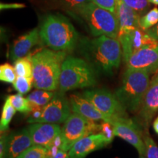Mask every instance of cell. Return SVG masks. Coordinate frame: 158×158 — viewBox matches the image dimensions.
I'll use <instances>...</instances> for the list:
<instances>
[{"label":"cell","instance_id":"6da1fadb","mask_svg":"<svg viewBox=\"0 0 158 158\" xmlns=\"http://www.w3.org/2000/svg\"><path fill=\"white\" fill-rule=\"evenodd\" d=\"M65 51L43 49L31 56L33 86L37 89L54 92L59 89V78Z\"/></svg>","mask_w":158,"mask_h":158},{"label":"cell","instance_id":"7a4b0ae2","mask_svg":"<svg viewBox=\"0 0 158 158\" xmlns=\"http://www.w3.org/2000/svg\"><path fill=\"white\" fill-rule=\"evenodd\" d=\"M40 37L52 50L70 51L77 44L78 33L68 19L61 15L51 14L43 20Z\"/></svg>","mask_w":158,"mask_h":158},{"label":"cell","instance_id":"3957f363","mask_svg":"<svg viewBox=\"0 0 158 158\" xmlns=\"http://www.w3.org/2000/svg\"><path fill=\"white\" fill-rule=\"evenodd\" d=\"M149 84L148 71L127 68L123 76L121 86L116 91L115 95L126 110L137 111L141 107Z\"/></svg>","mask_w":158,"mask_h":158},{"label":"cell","instance_id":"277c9868","mask_svg":"<svg viewBox=\"0 0 158 158\" xmlns=\"http://www.w3.org/2000/svg\"><path fill=\"white\" fill-rule=\"evenodd\" d=\"M86 55L94 67L110 74L121 62L122 48L118 38L101 35L91 40L86 46Z\"/></svg>","mask_w":158,"mask_h":158},{"label":"cell","instance_id":"5b68a950","mask_svg":"<svg viewBox=\"0 0 158 158\" xmlns=\"http://www.w3.org/2000/svg\"><path fill=\"white\" fill-rule=\"evenodd\" d=\"M95 84V72L92 65L77 57L65 58L59 78V91L64 93L76 89L90 87Z\"/></svg>","mask_w":158,"mask_h":158},{"label":"cell","instance_id":"8992f818","mask_svg":"<svg viewBox=\"0 0 158 158\" xmlns=\"http://www.w3.org/2000/svg\"><path fill=\"white\" fill-rule=\"evenodd\" d=\"M89 27L94 36H106L118 38L119 25L116 13L98 7L93 2H89L77 10Z\"/></svg>","mask_w":158,"mask_h":158},{"label":"cell","instance_id":"52a82bcc","mask_svg":"<svg viewBox=\"0 0 158 158\" xmlns=\"http://www.w3.org/2000/svg\"><path fill=\"white\" fill-rule=\"evenodd\" d=\"M98 130H100V125L97 124L93 120L73 112L64 122L62 127V144L60 149L68 152L79 140Z\"/></svg>","mask_w":158,"mask_h":158},{"label":"cell","instance_id":"ba28073f","mask_svg":"<svg viewBox=\"0 0 158 158\" xmlns=\"http://www.w3.org/2000/svg\"><path fill=\"white\" fill-rule=\"evenodd\" d=\"M92 102L105 116L109 118L110 124L116 120L127 118L126 109L116 95L102 89L84 91L82 95Z\"/></svg>","mask_w":158,"mask_h":158},{"label":"cell","instance_id":"9c48e42d","mask_svg":"<svg viewBox=\"0 0 158 158\" xmlns=\"http://www.w3.org/2000/svg\"><path fill=\"white\" fill-rule=\"evenodd\" d=\"M71 111L70 101L64 96V92L59 91L54 94L51 101L43 107L40 117L35 123H64L70 116Z\"/></svg>","mask_w":158,"mask_h":158},{"label":"cell","instance_id":"30bf717a","mask_svg":"<svg viewBox=\"0 0 158 158\" xmlns=\"http://www.w3.org/2000/svg\"><path fill=\"white\" fill-rule=\"evenodd\" d=\"M115 136L122 138L137 149L140 156H145L146 146L141 131L135 124L128 118L116 120L111 124Z\"/></svg>","mask_w":158,"mask_h":158},{"label":"cell","instance_id":"8fae6325","mask_svg":"<svg viewBox=\"0 0 158 158\" xmlns=\"http://www.w3.org/2000/svg\"><path fill=\"white\" fill-rule=\"evenodd\" d=\"M122 45V55L124 62H127L134 53L147 45L157 43V41L152 38L145 31L138 28L118 37Z\"/></svg>","mask_w":158,"mask_h":158},{"label":"cell","instance_id":"7c38bea8","mask_svg":"<svg viewBox=\"0 0 158 158\" xmlns=\"http://www.w3.org/2000/svg\"><path fill=\"white\" fill-rule=\"evenodd\" d=\"M127 68L140 69L149 73L158 69V43L143 47L130 57L126 62Z\"/></svg>","mask_w":158,"mask_h":158},{"label":"cell","instance_id":"4fadbf2b","mask_svg":"<svg viewBox=\"0 0 158 158\" xmlns=\"http://www.w3.org/2000/svg\"><path fill=\"white\" fill-rule=\"evenodd\" d=\"M110 143L101 132L91 134L77 141L68 151L69 156L70 158H85L89 154L102 149Z\"/></svg>","mask_w":158,"mask_h":158},{"label":"cell","instance_id":"5bb4252c","mask_svg":"<svg viewBox=\"0 0 158 158\" xmlns=\"http://www.w3.org/2000/svg\"><path fill=\"white\" fill-rule=\"evenodd\" d=\"M28 129L34 145L42 146L48 149L54 146L55 139L62 132L59 124L51 123H32Z\"/></svg>","mask_w":158,"mask_h":158},{"label":"cell","instance_id":"9a60e30c","mask_svg":"<svg viewBox=\"0 0 158 158\" xmlns=\"http://www.w3.org/2000/svg\"><path fill=\"white\" fill-rule=\"evenodd\" d=\"M116 15L119 25L118 37L140 28L141 18L139 13L126 5L122 0H117Z\"/></svg>","mask_w":158,"mask_h":158},{"label":"cell","instance_id":"2e32d148","mask_svg":"<svg viewBox=\"0 0 158 158\" xmlns=\"http://www.w3.org/2000/svg\"><path fill=\"white\" fill-rule=\"evenodd\" d=\"M34 145L28 128L13 132L7 135L5 158H17L31 146Z\"/></svg>","mask_w":158,"mask_h":158},{"label":"cell","instance_id":"e0dca14e","mask_svg":"<svg viewBox=\"0 0 158 158\" xmlns=\"http://www.w3.org/2000/svg\"><path fill=\"white\" fill-rule=\"evenodd\" d=\"M70 102L71 110L74 113L80 114L93 121L102 120L103 122H110L109 118L102 114L89 100L81 95L72 94L70 97Z\"/></svg>","mask_w":158,"mask_h":158},{"label":"cell","instance_id":"ac0fdd59","mask_svg":"<svg viewBox=\"0 0 158 158\" xmlns=\"http://www.w3.org/2000/svg\"><path fill=\"white\" fill-rule=\"evenodd\" d=\"M158 111V73L150 81L149 88L144 96L140 111L142 120L148 125L154 115Z\"/></svg>","mask_w":158,"mask_h":158},{"label":"cell","instance_id":"d6986e66","mask_svg":"<svg viewBox=\"0 0 158 158\" xmlns=\"http://www.w3.org/2000/svg\"><path fill=\"white\" fill-rule=\"evenodd\" d=\"M40 38V30L37 28L19 37L12 46L10 51L12 60L16 61L27 56L31 49L38 43Z\"/></svg>","mask_w":158,"mask_h":158},{"label":"cell","instance_id":"ffe728a7","mask_svg":"<svg viewBox=\"0 0 158 158\" xmlns=\"http://www.w3.org/2000/svg\"><path fill=\"white\" fill-rule=\"evenodd\" d=\"M51 91L37 89L29 94L27 99L30 102L31 108H43L51 101L54 95Z\"/></svg>","mask_w":158,"mask_h":158},{"label":"cell","instance_id":"44dd1931","mask_svg":"<svg viewBox=\"0 0 158 158\" xmlns=\"http://www.w3.org/2000/svg\"><path fill=\"white\" fill-rule=\"evenodd\" d=\"M15 70L17 76L33 78V66L31 56L22 57L15 61Z\"/></svg>","mask_w":158,"mask_h":158},{"label":"cell","instance_id":"7402d4cb","mask_svg":"<svg viewBox=\"0 0 158 158\" xmlns=\"http://www.w3.org/2000/svg\"><path fill=\"white\" fill-rule=\"evenodd\" d=\"M7 99L17 111L23 114H28L32 110L28 99L23 98V94L20 93L13 94V95L7 97Z\"/></svg>","mask_w":158,"mask_h":158},{"label":"cell","instance_id":"603a6c76","mask_svg":"<svg viewBox=\"0 0 158 158\" xmlns=\"http://www.w3.org/2000/svg\"><path fill=\"white\" fill-rule=\"evenodd\" d=\"M16 111L17 110L12 106L7 98L5 104L3 106L1 119H0V130H1V132L5 131L6 130L8 129L9 124L10 123L13 116L16 113Z\"/></svg>","mask_w":158,"mask_h":158},{"label":"cell","instance_id":"cb8c5ba5","mask_svg":"<svg viewBox=\"0 0 158 158\" xmlns=\"http://www.w3.org/2000/svg\"><path fill=\"white\" fill-rule=\"evenodd\" d=\"M158 23V8L155 7L140 19V28L147 31Z\"/></svg>","mask_w":158,"mask_h":158},{"label":"cell","instance_id":"d4e9b609","mask_svg":"<svg viewBox=\"0 0 158 158\" xmlns=\"http://www.w3.org/2000/svg\"><path fill=\"white\" fill-rule=\"evenodd\" d=\"M47 148L39 145H33L26 149L17 158H48Z\"/></svg>","mask_w":158,"mask_h":158},{"label":"cell","instance_id":"484cf974","mask_svg":"<svg viewBox=\"0 0 158 158\" xmlns=\"http://www.w3.org/2000/svg\"><path fill=\"white\" fill-rule=\"evenodd\" d=\"M17 78L15 68L8 63L2 64L0 66V80L2 81L13 84Z\"/></svg>","mask_w":158,"mask_h":158},{"label":"cell","instance_id":"4316f807","mask_svg":"<svg viewBox=\"0 0 158 158\" xmlns=\"http://www.w3.org/2000/svg\"><path fill=\"white\" fill-rule=\"evenodd\" d=\"M13 87L18 92L21 94H25L30 91L33 85V78L17 76L15 82L13 83Z\"/></svg>","mask_w":158,"mask_h":158},{"label":"cell","instance_id":"83f0119b","mask_svg":"<svg viewBox=\"0 0 158 158\" xmlns=\"http://www.w3.org/2000/svg\"><path fill=\"white\" fill-rule=\"evenodd\" d=\"M146 146V158H158V146L155 143L149 135H145L143 138Z\"/></svg>","mask_w":158,"mask_h":158},{"label":"cell","instance_id":"f1b7e54d","mask_svg":"<svg viewBox=\"0 0 158 158\" xmlns=\"http://www.w3.org/2000/svg\"><path fill=\"white\" fill-rule=\"evenodd\" d=\"M126 5L138 13H145L149 7V0H122Z\"/></svg>","mask_w":158,"mask_h":158},{"label":"cell","instance_id":"f546056e","mask_svg":"<svg viewBox=\"0 0 158 158\" xmlns=\"http://www.w3.org/2000/svg\"><path fill=\"white\" fill-rule=\"evenodd\" d=\"M63 7L67 9L71 10L76 13L77 10L83 7L89 2H91V0H57Z\"/></svg>","mask_w":158,"mask_h":158},{"label":"cell","instance_id":"4dcf8cb0","mask_svg":"<svg viewBox=\"0 0 158 158\" xmlns=\"http://www.w3.org/2000/svg\"><path fill=\"white\" fill-rule=\"evenodd\" d=\"M91 2L101 8L116 13L117 0H91Z\"/></svg>","mask_w":158,"mask_h":158},{"label":"cell","instance_id":"1f68e13d","mask_svg":"<svg viewBox=\"0 0 158 158\" xmlns=\"http://www.w3.org/2000/svg\"><path fill=\"white\" fill-rule=\"evenodd\" d=\"M100 131H101V133L104 134L105 136L110 142L113 141L115 134L114 133L113 126H112L111 124L109 123V122H104V123L100 125Z\"/></svg>","mask_w":158,"mask_h":158},{"label":"cell","instance_id":"d6a6232c","mask_svg":"<svg viewBox=\"0 0 158 158\" xmlns=\"http://www.w3.org/2000/svg\"><path fill=\"white\" fill-rule=\"evenodd\" d=\"M7 135L1 136L0 139V158H5L6 150H7Z\"/></svg>","mask_w":158,"mask_h":158},{"label":"cell","instance_id":"836d02e7","mask_svg":"<svg viewBox=\"0 0 158 158\" xmlns=\"http://www.w3.org/2000/svg\"><path fill=\"white\" fill-rule=\"evenodd\" d=\"M148 35L158 42V23L153 27L145 31Z\"/></svg>","mask_w":158,"mask_h":158},{"label":"cell","instance_id":"e575fe53","mask_svg":"<svg viewBox=\"0 0 158 158\" xmlns=\"http://www.w3.org/2000/svg\"><path fill=\"white\" fill-rule=\"evenodd\" d=\"M50 158H70L69 156V154L68 152L64 151L62 149H59L58 153L54 157H51Z\"/></svg>","mask_w":158,"mask_h":158},{"label":"cell","instance_id":"d590c367","mask_svg":"<svg viewBox=\"0 0 158 158\" xmlns=\"http://www.w3.org/2000/svg\"><path fill=\"white\" fill-rule=\"evenodd\" d=\"M23 6V5H22ZM21 5H17V4H13V5H1V8H5V7H8V8H10V7H22Z\"/></svg>","mask_w":158,"mask_h":158},{"label":"cell","instance_id":"8d00e7d4","mask_svg":"<svg viewBox=\"0 0 158 158\" xmlns=\"http://www.w3.org/2000/svg\"><path fill=\"white\" fill-rule=\"evenodd\" d=\"M153 128H154V130H155V133L158 134V116L157 118H156L155 122H154Z\"/></svg>","mask_w":158,"mask_h":158},{"label":"cell","instance_id":"74e56055","mask_svg":"<svg viewBox=\"0 0 158 158\" xmlns=\"http://www.w3.org/2000/svg\"><path fill=\"white\" fill-rule=\"evenodd\" d=\"M149 2L153 5H158V0H149Z\"/></svg>","mask_w":158,"mask_h":158},{"label":"cell","instance_id":"f35d334b","mask_svg":"<svg viewBox=\"0 0 158 158\" xmlns=\"http://www.w3.org/2000/svg\"><path fill=\"white\" fill-rule=\"evenodd\" d=\"M139 158H146L145 156H140Z\"/></svg>","mask_w":158,"mask_h":158}]
</instances>
